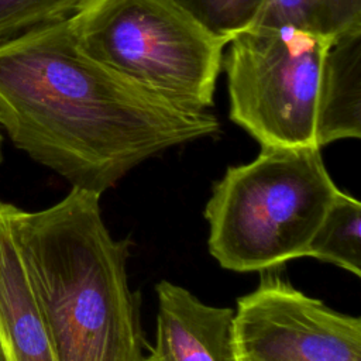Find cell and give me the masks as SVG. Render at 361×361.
<instances>
[{"mask_svg": "<svg viewBox=\"0 0 361 361\" xmlns=\"http://www.w3.org/2000/svg\"><path fill=\"white\" fill-rule=\"evenodd\" d=\"M0 126L16 148L97 195L142 161L220 131L209 110L173 104L86 56L69 20L0 42Z\"/></svg>", "mask_w": 361, "mask_h": 361, "instance_id": "6da1fadb", "label": "cell"}, {"mask_svg": "<svg viewBox=\"0 0 361 361\" xmlns=\"http://www.w3.org/2000/svg\"><path fill=\"white\" fill-rule=\"evenodd\" d=\"M99 200L72 186L42 210L7 203L10 228L56 361H145L130 243L111 237Z\"/></svg>", "mask_w": 361, "mask_h": 361, "instance_id": "7a4b0ae2", "label": "cell"}, {"mask_svg": "<svg viewBox=\"0 0 361 361\" xmlns=\"http://www.w3.org/2000/svg\"><path fill=\"white\" fill-rule=\"evenodd\" d=\"M319 147H261L213 186L204 217L209 250L231 271H264L306 257L338 195Z\"/></svg>", "mask_w": 361, "mask_h": 361, "instance_id": "3957f363", "label": "cell"}, {"mask_svg": "<svg viewBox=\"0 0 361 361\" xmlns=\"http://www.w3.org/2000/svg\"><path fill=\"white\" fill-rule=\"evenodd\" d=\"M79 49L173 104L209 110L224 44L171 0H92L69 18Z\"/></svg>", "mask_w": 361, "mask_h": 361, "instance_id": "277c9868", "label": "cell"}, {"mask_svg": "<svg viewBox=\"0 0 361 361\" xmlns=\"http://www.w3.org/2000/svg\"><path fill=\"white\" fill-rule=\"evenodd\" d=\"M333 38L252 25L227 42L230 118L261 147H317L323 59Z\"/></svg>", "mask_w": 361, "mask_h": 361, "instance_id": "5b68a950", "label": "cell"}, {"mask_svg": "<svg viewBox=\"0 0 361 361\" xmlns=\"http://www.w3.org/2000/svg\"><path fill=\"white\" fill-rule=\"evenodd\" d=\"M233 351L234 361H361V319L264 272L258 288L237 300Z\"/></svg>", "mask_w": 361, "mask_h": 361, "instance_id": "8992f818", "label": "cell"}, {"mask_svg": "<svg viewBox=\"0 0 361 361\" xmlns=\"http://www.w3.org/2000/svg\"><path fill=\"white\" fill-rule=\"evenodd\" d=\"M155 292V344L145 361H234L233 309L209 306L169 281Z\"/></svg>", "mask_w": 361, "mask_h": 361, "instance_id": "52a82bcc", "label": "cell"}, {"mask_svg": "<svg viewBox=\"0 0 361 361\" xmlns=\"http://www.w3.org/2000/svg\"><path fill=\"white\" fill-rule=\"evenodd\" d=\"M0 347L6 361H56L10 228L6 202H0Z\"/></svg>", "mask_w": 361, "mask_h": 361, "instance_id": "ba28073f", "label": "cell"}, {"mask_svg": "<svg viewBox=\"0 0 361 361\" xmlns=\"http://www.w3.org/2000/svg\"><path fill=\"white\" fill-rule=\"evenodd\" d=\"M361 137V28L334 37L326 51L316 111L314 138L322 148Z\"/></svg>", "mask_w": 361, "mask_h": 361, "instance_id": "9c48e42d", "label": "cell"}, {"mask_svg": "<svg viewBox=\"0 0 361 361\" xmlns=\"http://www.w3.org/2000/svg\"><path fill=\"white\" fill-rule=\"evenodd\" d=\"M334 38L361 28V0H267L255 24Z\"/></svg>", "mask_w": 361, "mask_h": 361, "instance_id": "30bf717a", "label": "cell"}, {"mask_svg": "<svg viewBox=\"0 0 361 361\" xmlns=\"http://www.w3.org/2000/svg\"><path fill=\"white\" fill-rule=\"evenodd\" d=\"M306 257L341 267L361 275V203L338 192L314 231Z\"/></svg>", "mask_w": 361, "mask_h": 361, "instance_id": "8fae6325", "label": "cell"}, {"mask_svg": "<svg viewBox=\"0 0 361 361\" xmlns=\"http://www.w3.org/2000/svg\"><path fill=\"white\" fill-rule=\"evenodd\" d=\"M210 37L227 45L252 27L267 0H171Z\"/></svg>", "mask_w": 361, "mask_h": 361, "instance_id": "7c38bea8", "label": "cell"}, {"mask_svg": "<svg viewBox=\"0 0 361 361\" xmlns=\"http://www.w3.org/2000/svg\"><path fill=\"white\" fill-rule=\"evenodd\" d=\"M92 0H0V42L27 30L69 20Z\"/></svg>", "mask_w": 361, "mask_h": 361, "instance_id": "4fadbf2b", "label": "cell"}, {"mask_svg": "<svg viewBox=\"0 0 361 361\" xmlns=\"http://www.w3.org/2000/svg\"><path fill=\"white\" fill-rule=\"evenodd\" d=\"M1 145H3V135H1V131H0V164H1V159H3V152H1Z\"/></svg>", "mask_w": 361, "mask_h": 361, "instance_id": "5bb4252c", "label": "cell"}, {"mask_svg": "<svg viewBox=\"0 0 361 361\" xmlns=\"http://www.w3.org/2000/svg\"><path fill=\"white\" fill-rule=\"evenodd\" d=\"M0 361H6L4 355H3V351H1V347H0Z\"/></svg>", "mask_w": 361, "mask_h": 361, "instance_id": "9a60e30c", "label": "cell"}]
</instances>
